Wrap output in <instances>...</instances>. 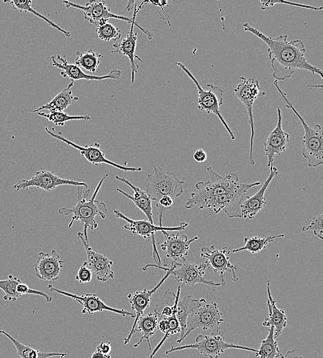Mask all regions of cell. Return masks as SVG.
<instances>
[{
    "label": "cell",
    "mask_w": 323,
    "mask_h": 358,
    "mask_svg": "<svg viewBox=\"0 0 323 358\" xmlns=\"http://www.w3.org/2000/svg\"><path fill=\"white\" fill-rule=\"evenodd\" d=\"M46 132L54 138L61 140L67 145H70L74 149H77L81 155L84 157L89 162L93 165L98 166L100 164L105 163L116 167L120 170L124 171H140L142 169L140 167H128L116 164L110 160L107 159L105 156V154L100 147V145L98 143L94 144L81 146L71 140H67L65 138L61 131L58 134H55L50 130L47 127H45Z\"/></svg>",
    "instance_id": "obj_14"
},
{
    "label": "cell",
    "mask_w": 323,
    "mask_h": 358,
    "mask_svg": "<svg viewBox=\"0 0 323 358\" xmlns=\"http://www.w3.org/2000/svg\"><path fill=\"white\" fill-rule=\"evenodd\" d=\"M96 32L98 37L104 41L112 40L117 41L121 36L120 30L114 25L107 22L101 25L97 26Z\"/></svg>",
    "instance_id": "obj_38"
},
{
    "label": "cell",
    "mask_w": 323,
    "mask_h": 358,
    "mask_svg": "<svg viewBox=\"0 0 323 358\" xmlns=\"http://www.w3.org/2000/svg\"><path fill=\"white\" fill-rule=\"evenodd\" d=\"M222 315V313L216 302L208 303L203 298L200 306L189 315L185 334L176 342L180 343L191 332L196 328H200L203 330L218 329L219 325L224 320Z\"/></svg>",
    "instance_id": "obj_8"
},
{
    "label": "cell",
    "mask_w": 323,
    "mask_h": 358,
    "mask_svg": "<svg viewBox=\"0 0 323 358\" xmlns=\"http://www.w3.org/2000/svg\"><path fill=\"white\" fill-rule=\"evenodd\" d=\"M92 271L87 266V262H84L79 268L75 279L79 283H87L92 280Z\"/></svg>",
    "instance_id": "obj_41"
},
{
    "label": "cell",
    "mask_w": 323,
    "mask_h": 358,
    "mask_svg": "<svg viewBox=\"0 0 323 358\" xmlns=\"http://www.w3.org/2000/svg\"><path fill=\"white\" fill-rule=\"evenodd\" d=\"M63 3L66 8H74L81 10L84 15V18L90 23L96 26L101 25L107 22L110 19L123 20L127 23H132V19L116 14L110 12L105 2L101 0H91L85 6H81L69 1H63Z\"/></svg>",
    "instance_id": "obj_15"
},
{
    "label": "cell",
    "mask_w": 323,
    "mask_h": 358,
    "mask_svg": "<svg viewBox=\"0 0 323 358\" xmlns=\"http://www.w3.org/2000/svg\"><path fill=\"white\" fill-rule=\"evenodd\" d=\"M157 328L164 334L166 333L169 329V323L167 317H163L158 322Z\"/></svg>",
    "instance_id": "obj_45"
},
{
    "label": "cell",
    "mask_w": 323,
    "mask_h": 358,
    "mask_svg": "<svg viewBox=\"0 0 323 358\" xmlns=\"http://www.w3.org/2000/svg\"><path fill=\"white\" fill-rule=\"evenodd\" d=\"M260 6H261L260 9L262 10H264L269 7L274 6L277 3L287 4L289 6L312 10H315V11H321L323 8L322 6L315 7V6H309V5H305V4L290 2V1H282V0H273H273H270V1L260 0Z\"/></svg>",
    "instance_id": "obj_39"
},
{
    "label": "cell",
    "mask_w": 323,
    "mask_h": 358,
    "mask_svg": "<svg viewBox=\"0 0 323 358\" xmlns=\"http://www.w3.org/2000/svg\"><path fill=\"white\" fill-rule=\"evenodd\" d=\"M180 286H178L176 294L169 290H167L164 293L160 302L156 305L154 313H156L158 317L160 315L169 317L174 313H176V305L180 297Z\"/></svg>",
    "instance_id": "obj_31"
},
{
    "label": "cell",
    "mask_w": 323,
    "mask_h": 358,
    "mask_svg": "<svg viewBox=\"0 0 323 358\" xmlns=\"http://www.w3.org/2000/svg\"><path fill=\"white\" fill-rule=\"evenodd\" d=\"M243 29L255 35L267 45L268 57L272 68V76L275 81L291 78L296 70H306L323 78L322 71L309 63L305 58V47L300 39L287 40V35L273 38L267 36L248 23Z\"/></svg>",
    "instance_id": "obj_2"
},
{
    "label": "cell",
    "mask_w": 323,
    "mask_h": 358,
    "mask_svg": "<svg viewBox=\"0 0 323 358\" xmlns=\"http://www.w3.org/2000/svg\"><path fill=\"white\" fill-rule=\"evenodd\" d=\"M4 3H7L10 4V6L15 10H19L20 12H28L34 15L41 18L44 20L49 25L56 29L58 31L62 32L65 36L70 37V32L67 31L56 24L54 22L48 19L44 15L40 14L31 6L32 1L31 0H11V1H4Z\"/></svg>",
    "instance_id": "obj_33"
},
{
    "label": "cell",
    "mask_w": 323,
    "mask_h": 358,
    "mask_svg": "<svg viewBox=\"0 0 323 358\" xmlns=\"http://www.w3.org/2000/svg\"><path fill=\"white\" fill-rule=\"evenodd\" d=\"M115 178L119 180L120 182L128 185L134 191V195L132 196L119 188H116V190L121 194L124 195L130 200H132L134 202V204L144 213V214L148 219V221L152 224H154L152 217V200L147 194V193L140 187L134 185L124 178L116 176Z\"/></svg>",
    "instance_id": "obj_26"
},
{
    "label": "cell",
    "mask_w": 323,
    "mask_h": 358,
    "mask_svg": "<svg viewBox=\"0 0 323 358\" xmlns=\"http://www.w3.org/2000/svg\"><path fill=\"white\" fill-rule=\"evenodd\" d=\"M72 185L75 187L81 186L87 188V184L74 180L64 179L56 175L53 171L41 169L29 180H19L13 186V189L19 191L30 187L42 189L46 191H52L60 185Z\"/></svg>",
    "instance_id": "obj_13"
},
{
    "label": "cell",
    "mask_w": 323,
    "mask_h": 358,
    "mask_svg": "<svg viewBox=\"0 0 323 358\" xmlns=\"http://www.w3.org/2000/svg\"><path fill=\"white\" fill-rule=\"evenodd\" d=\"M107 176L108 174L107 173L100 180L93 194L88 200L86 198L90 190L87 189L83 193V187H76L77 201L75 205L72 208L63 207L59 209V213L61 215H72L68 228H71L75 220L81 222L83 227L84 239L87 242H89L87 233V229H90L91 233H93L94 230L98 227V223L95 220L96 216L98 215L102 219L106 218L107 207L105 202L96 200V197Z\"/></svg>",
    "instance_id": "obj_3"
},
{
    "label": "cell",
    "mask_w": 323,
    "mask_h": 358,
    "mask_svg": "<svg viewBox=\"0 0 323 358\" xmlns=\"http://www.w3.org/2000/svg\"><path fill=\"white\" fill-rule=\"evenodd\" d=\"M203 298L196 299L189 295H186L182 298L178 299L176 308V317L178 320L180 326V339L185 334L187 320L189 315L200 306Z\"/></svg>",
    "instance_id": "obj_28"
},
{
    "label": "cell",
    "mask_w": 323,
    "mask_h": 358,
    "mask_svg": "<svg viewBox=\"0 0 323 358\" xmlns=\"http://www.w3.org/2000/svg\"><path fill=\"white\" fill-rule=\"evenodd\" d=\"M145 192L152 201L157 202L164 196L173 200L183 193L184 181L178 179L173 173L153 166V171L145 179Z\"/></svg>",
    "instance_id": "obj_6"
},
{
    "label": "cell",
    "mask_w": 323,
    "mask_h": 358,
    "mask_svg": "<svg viewBox=\"0 0 323 358\" xmlns=\"http://www.w3.org/2000/svg\"><path fill=\"white\" fill-rule=\"evenodd\" d=\"M278 169L272 165L270 167L269 176L264 181L262 187L251 197L247 196L241 204V215L244 218L252 219L262 209L267 202L264 193L271 180L278 174Z\"/></svg>",
    "instance_id": "obj_24"
},
{
    "label": "cell",
    "mask_w": 323,
    "mask_h": 358,
    "mask_svg": "<svg viewBox=\"0 0 323 358\" xmlns=\"http://www.w3.org/2000/svg\"><path fill=\"white\" fill-rule=\"evenodd\" d=\"M52 65L61 70L60 74L63 78L68 77L70 81L74 82L76 80L87 81H101L104 79L118 80L121 76V72L119 70H113L108 74L103 76L90 75L85 73L81 67L75 64H71L66 59L60 55H55L51 57Z\"/></svg>",
    "instance_id": "obj_21"
},
{
    "label": "cell",
    "mask_w": 323,
    "mask_h": 358,
    "mask_svg": "<svg viewBox=\"0 0 323 358\" xmlns=\"http://www.w3.org/2000/svg\"><path fill=\"white\" fill-rule=\"evenodd\" d=\"M176 64L183 70L196 85L198 89L196 102L198 109L207 114H215L229 133L231 140H235V135L220 113V107L223 103V90L211 83H208L204 87H202L196 77L184 64L181 62H176Z\"/></svg>",
    "instance_id": "obj_5"
},
{
    "label": "cell",
    "mask_w": 323,
    "mask_h": 358,
    "mask_svg": "<svg viewBox=\"0 0 323 358\" xmlns=\"http://www.w3.org/2000/svg\"><path fill=\"white\" fill-rule=\"evenodd\" d=\"M165 238V240L160 244V249L165 252L164 267L167 265L169 260H171V262L183 260L188 254L190 244L198 239V236H194L191 239H188L185 235L179 236L178 233L177 234L168 233Z\"/></svg>",
    "instance_id": "obj_22"
},
{
    "label": "cell",
    "mask_w": 323,
    "mask_h": 358,
    "mask_svg": "<svg viewBox=\"0 0 323 358\" xmlns=\"http://www.w3.org/2000/svg\"><path fill=\"white\" fill-rule=\"evenodd\" d=\"M171 274L176 280L187 286H194L196 284H202L211 286H219L220 283L206 280L203 275L206 270L210 268L207 261L199 264L192 263L185 258L181 262H171Z\"/></svg>",
    "instance_id": "obj_12"
},
{
    "label": "cell",
    "mask_w": 323,
    "mask_h": 358,
    "mask_svg": "<svg viewBox=\"0 0 323 358\" xmlns=\"http://www.w3.org/2000/svg\"><path fill=\"white\" fill-rule=\"evenodd\" d=\"M322 214H319L313 218L309 225H304L302 228V231H312L313 234L319 239L323 238V226H322Z\"/></svg>",
    "instance_id": "obj_40"
},
{
    "label": "cell",
    "mask_w": 323,
    "mask_h": 358,
    "mask_svg": "<svg viewBox=\"0 0 323 358\" xmlns=\"http://www.w3.org/2000/svg\"><path fill=\"white\" fill-rule=\"evenodd\" d=\"M270 280L267 282V291L268 299L267 306L268 307V317L265 318L262 322V325L266 327L273 326L274 328V337L276 339L282 333L283 329L286 326V317L285 312L277 307L274 299L270 292Z\"/></svg>",
    "instance_id": "obj_25"
},
{
    "label": "cell",
    "mask_w": 323,
    "mask_h": 358,
    "mask_svg": "<svg viewBox=\"0 0 323 358\" xmlns=\"http://www.w3.org/2000/svg\"><path fill=\"white\" fill-rule=\"evenodd\" d=\"M273 85L280 98L286 103V107L293 112L302 125L304 135L302 139L301 154L307 160L308 166L316 167L322 165L323 163V131L321 126L318 124L309 126L286 98V94L280 88L277 81H274Z\"/></svg>",
    "instance_id": "obj_4"
},
{
    "label": "cell",
    "mask_w": 323,
    "mask_h": 358,
    "mask_svg": "<svg viewBox=\"0 0 323 358\" xmlns=\"http://www.w3.org/2000/svg\"><path fill=\"white\" fill-rule=\"evenodd\" d=\"M113 212L116 218L123 219V220L127 222V223L123 226L125 229L129 231L132 233L134 235H140L145 239L152 238V244L153 246V257L154 261L156 262V256L157 257L158 261V265L160 266L161 265V262L156 246L154 233L157 231H160L165 236H167L168 235L167 231H184L188 226V223L185 222H181L178 226L172 227H163L161 224H160L159 226H157L154 224L150 223L148 220H135L131 219L123 214L120 211L117 209H114Z\"/></svg>",
    "instance_id": "obj_11"
},
{
    "label": "cell",
    "mask_w": 323,
    "mask_h": 358,
    "mask_svg": "<svg viewBox=\"0 0 323 358\" xmlns=\"http://www.w3.org/2000/svg\"><path fill=\"white\" fill-rule=\"evenodd\" d=\"M158 322V315L155 313H149L146 315H143L138 319L136 327L135 332L139 331L141 333V337L133 345L134 348H136L143 341L146 339L149 350L152 349L151 343L149 341V337H152L156 333Z\"/></svg>",
    "instance_id": "obj_29"
},
{
    "label": "cell",
    "mask_w": 323,
    "mask_h": 358,
    "mask_svg": "<svg viewBox=\"0 0 323 358\" xmlns=\"http://www.w3.org/2000/svg\"><path fill=\"white\" fill-rule=\"evenodd\" d=\"M187 348H194L205 357L209 358H218L220 354L227 349H241L253 352H257L258 349L247 346H239L227 343L225 341L223 332L219 329L211 330L209 335H199L195 339V343L180 346H171L166 350L165 354L181 350Z\"/></svg>",
    "instance_id": "obj_7"
},
{
    "label": "cell",
    "mask_w": 323,
    "mask_h": 358,
    "mask_svg": "<svg viewBox=\"0 0 323 358\" xmlns=\"http://www.w3.org/2000/svg\"><path fill=\"white\" fill-rule=\"evenodd\" d=\"M174 203V200L168 196H164L160 198L156 202V206L158 209H164L165 208H170Z\"/></svg>",
    "instance_id": "obj_42"
},
{
    "label": "cell",
    "mask_w": 323,
    "mask_h": 358,
    "mask_svg": "<svg viewBox=\"0 0 323 358\" xmlns=\"http://www.w3.org/2000/svg\"><path fill=\"white\" fill-rule=\"evenodd\" d=\"M280 353L278 343L274 337V328L271 326L269 327V333L267 337L262 341L255 355L260 358H278Z\"/></svg>",
    "instance_id": "obj_34"
},
{
    "label": "cell",
    "mask_w": 323,
    "mask_h": 358,
    "mask_svg": "<svg viewBox=\"0 0 323 358\" xmlns=\"http://www.w3.org/2000/svg\"><path fill=\"white\" fill-rule=\"evenodd\" d=\"M284 234H280L276 235H270L263 238L258 236H253L251 238H244V245L240 248H237L232 250V253H237L241 251H248L252 254L258 253L264 249L266 246L273 241L275 238H284Z\"/></svg>",
    "instance_id": "obj_32"
},
{
    "label": "cell",
    "mask_w": 323,
    "mask_h": 358,
    "mask_svg": "<svg viewBox=\"0 0 323 358\" xmlns=\"http://www.w3.org/2000/svg\"><path fill=\"white\" fill-rule=\"evenodd\" d=\"M280 358H303L302 356H297L295 350H288L284 355L280 353Z\"/></svg>",
    "instance_id": "obj_46"
},
{
    "label": "cell",
    "mask_w": 323,
    "mask_h": 358,
    "mask_svg": "<svg viewBox=\"0 0 323 358\" xmlns=\"http://www.w3.org/2000/svg\"><path fill=\"white\" fill-rule=\"evenodd\" d=\"M242 82L233 86L235 95L242 102L246 107L248 114V123L251 128L250 147L249 154V163L254 165L255 161L253 154V144L254 138V122L253 116V105L256 99L265 95V92L262 90L259 85L258 80L253 78H246L240 76Z\"/></svg>",
    "instance_id": "obj_9"
},
{
    "label": "cell",
    "mask_w": 323,
    "mask_h": 358,
    "mask_svg": "<svg viewBox=\"0 0 323 358\" xmlns=\"http://www.w3.org/2000/svg\"><path fill=\"white\" fill-rule=\"evenodd\" d=\"M63 263L55 250H52L50 253L39 252L34 264L35 275L45 281L56 280L62 272Z\"/></svg>",
    "instance_id": "obj_23"
},
{
    "label": "cell",
    "mask_w": 323,
    "mask_h": 358,
    "mask_svg": "<svg viewBox=\"0 0 323 358\" xmlns=\"http://www.w3.org/2000/svg\"><path fill=\"white\" fill-rule=\"evenodd\" d=\"M144 4H146L145 1H143L139 6L136 3L134 7V12L132 19L131 28L129 32L127 33L125 38L123 39L120 43H114L112 47L114 48L112 53H118L123 56H126L130 63L132 73H131V81L132 83L134 82L135 74L138 72V65L136 62V59L139 60L141 63H143V59L135 54L136 41L138 39V33L134 32V26L136 25L139 28L147 37L148 39L151 40L153 37L152 33L148 30L140 26L137 22H136V16L137 12L143 8Z\"/></svg>",
    "instance_id": "obj_10"
},
{
    "label": "cell",
    "mask_w": 323,
    "mask_h": 358,
    "mask_svg": "<svg viewBox=\"0 0 323 358\" xmlns=\"http://www.w3.org/2000/svg\"><path fill=\"white\" fill-rule=\"evenodd\" d=\"M230 251L227 246H223L222 249H215L213 245L209 248L202 247L200 249V255L201 257L206 259L210 267L216 273H218L220 277V284L225 286L226 282L225 275L226 272H231L232 274L231 280L237 282L238 277L236 275V271L238 269L236 265H233L230 262L229 255Z\"/></svg>",
    "instance_id": "obj_16"
},
{
    "label": "cell",
    "mask_w": 323,
    "mask_h": 358,
    "mask_svg": "<svg viewBox=\"0 0 323 358\" xmlns=\"http://www.w3.org/2000/svg\"><path fill=\"white\" fill-rule=\"evenodd\" d=\"M112 350V345L110 341H102L97 346L96 351L102 354L108 355Z\"/></svg>",
    "instance_id": "obj_43"
},
{
    "label": "cell",
    "mask_w": 323,
    "mask_h": 358,
    "mask_svg": "<svg viewBox=\"0 0 323 358\" xmlns=\"http://www.w3.org/2000/svg\"><path fill=\"white\" fill-rule=\"evenodd\" d=\"M0 334L4 335L14 344L17 350V353L20 358H50L52 357H63L67 355L66 353L54 352H47L32 348V347L21 343L4 330H0Z\"/></svg>",
    "instance_id": "obj_30"
},
{
    "label": "cell",
    "mask_w": 323,
    "mask_h": 358,
    "mask_svg": "<svg viewBox=\"0 0 323 358\" xmlns=\"http://www.w3.org/2000/svg\"><path fill=\"white\" fill-rule=\"evenodd\" d=\"M193 158L196 162L201 163L207 160V154L202 148H200L194 153Z\"/></svg>",
    "instance_id": "obj_44"
},
{
    "label": "cell",
    "mask_w": 323,
    "mask_h": 358,
    "mask_svg": "<svg viewBox=\"0 0 323 358\" xmlns=\"http://www.w3.org/2000/svg\"><path fill=\"white\" fill-rule=\"evenodd\" d=\"M21 282L19 278L12 275H10L6 280H0V289L5 293L3 297V300L14 302L21 296L17 291V286Z\"/></svg>",
    "instance_id": "obj_37"
},
{
    "label": "cell",
    "mask_w": 323,
    "mask_h": 358,
    "mask_svg": "<svg viewBox=\"0 0 323 358\" xmlns=\"http://www.w3.org/2000/svg\"><path fill=\"white\" fill-rule=\"evenodd\" d=\"M77 238L85 249L87 254V266L92 271L96 279L101 282H106L114 277L112 270L113 262L105 255L95 252L87 242L82 232L77 233Z\"/></svg>",
    "instance_id": "obj_17"
},
{
    "label": "cell",
    "mask_w": 323,
    "mask_h": 358,
    "mask_svg": "<svg viewBox=\"0 0 323 358\" xmlns=\"http://www.w3.org/2000/svg\"><path fill=\"white\" fill-rule=\"evenodd\" d=\"M48 288L52 292H56L78 302L83 306L81 310L82 314L88 313L92 315L94 313L108 310L123 316H129L133 318L135 317V315L131 312H128L124 309H117L106 305L94 293L78 295L62 290L56 289L54 288L51 284H48Z\"/></svg>",
    "instance_id": "obj_18"
},
{
    "label": "cell",
    "mask_w": 323,
    "mask_h": 358,
    "mask_svg": "<svg viewBox=\"0 0 323 358\" xmlns=\"http://www.w3.org/2000/svg\"><path fill=\"white\" fill-rule=\"evenodd\" d=\"M210 180L198 182L195 185L196 191L190 194L185 202L186 209L197 207L200 209H207L215 213L224 211L230 218H242L240 206L247 198V191L260 182L244 183L240 181L236 173L222 176L209 167L207 169Z\"/></svg>",
    "instance_id": "obj_1"
},
{
    "label": "cell",
    "mask_w": 323,
    "mask_h": 358,
    "mask_svg": "<svg viewBox=\"0 0 323 358\" xmlns=\"http://www.w3.org/2000/svg\"><path fill=\"white\" fill-rule=\"evenodd\" d=\"M38 115L46 118L49 121L53 123L56 126L63 127L67 121L70 120H90L91 117L89 114L86 115H69L64 112L50 111L49 113L38 112Z\"/></svg>",
    "instance_id": "obj_36"
},
{
    "label": "cell",
    "mask_w": 323,
    "mask_h": 358,
    "mask_svg": "<svg viewBox=\"0 0 323 358\" xmlns=\"http://www.w3.org/2000/svg\"><path fill=\"white\" fill-rule=\"evenodd\" d=\"M102 57L101 54L94 52L92 49H90L85 52L76 51L74 62L75 65L79 67L94 73L100 64V58Z\"/></svg>",
    "instance_id": "obj_35"
},
{
    "label": "cell",
    "mask_w": 323,
    "mask_h": 358,
    "mask_svg": "<svg viewBox=\"0 0 323 358\" xmlns=\"http://www.w3.org/2000/svg\"><path fill=\"white\" fill-rule=\"evenodd\" d=\"M74 86V81H70L67 86L62 90L49 103L41 105L39 108L32 110V112H38L41 110L59 111L63 112L70 105L79 100L78 96L73 95L72 88Z\"/></svg>",
    "instance_id": "obj_27"
},
{
    "label": "cell",
    "mask_w": 323,
    "mask_h": 358,
    "mask_svg": "<svg viewBox=\"0 0 323 358\" xmlns=\"http://www.w3.org/2000/svg\"><path fill=\"white\" fill-rule=\"evenodd\" d=\"M277 123L275 128L268 136L264 143V151L267 158V167L273 165V159L284 152L289 141V135L282 129V114L279 107H277Z\"/></svg>",
    "instance_id": "obj_19"
},
{
    "label": "cell",
    "mask_w": 323,
    "mask_h": 358,
    "mask_svg": "<svg viewBox=\"0 0 323 358\" xmlns=\"http://www.w3.org/2000/svg\"><path fill=\"white\" fill-rule=\"evenodd\" d=\"M167 273L160 281L151 290L143 289V291H136L134 293L129 294L127 298L131 304L132 309L135 311V319L132 327L127 336L124 338V344L129 342L132 335L136 333L135 327L139 318L144 314V311L148 308L152 299V296L159 287L163 284L165 280L171 275V268H167Z\"/></svg>",
    "instance_id": "obj_20"
},
{
    "label": "cell",
    "mask_w": 323,
    "mask_h": 358,
    "mask_svg": "<svg viewBox=\"0 0 323 358\" xmlns=\"http://www.w3.org/2000/svg\"><path fill=\"white\" fill-rule=\"evenodd\" d=\"M91 358H111V356L109 354L105 355L95 351L92 355Z\"/></svg>",
    "instance_id": "obj_47"
}]
</instances>
